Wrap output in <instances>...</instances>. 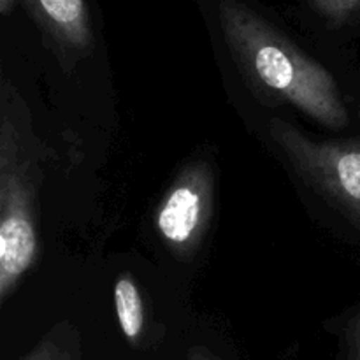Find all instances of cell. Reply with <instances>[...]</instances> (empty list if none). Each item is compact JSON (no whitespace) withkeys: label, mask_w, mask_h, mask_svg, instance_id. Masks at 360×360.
Returning a JSON list of instances; mask_svg holds the SVG:
<instances>
[{"label":"cell","mask_w":360,"mask_h":360,"mask_svg":"<svg viewBox=\"0 0 360 360\" xmlns=\"http://www.w3.org/2000/svg\"><path fill=\"white\" fill-rule=\"evenodd\" d=\"M23 360H81V348L72 330L62 327L49 333Z\"/></svg>","instance_id":"7"},{"label":"cell","mask_w":360,"mask_h":360,"mask_svg":"<svg viewBox=\"0 0 360 360\" xmlns=\"http://www.w3.org/2000/svg\"><path fill=\"white\" fill-rule=\"evenodd\" d=\"M115 306L122 333L130 343H137L144 329V306L139 288L130 274H122L116 281Z\"/></svg>","instance_id":"6"},{"label":"cell","mask_w":360,"mask_h":360,"mask_svg":"<svg viewBox=\"0 0 360 360\" xmlns=\"http://www.w3.org/2000/svg\"><path fill=\"white\" fill-rule=\"evenodd\" d=\"M269 134L295 171L360 221V144L320 141L287 120L273 118Z\"/></svg>","instance_id":"3"},{"label":"cell","mask_w":360,"mask_h":360,"mask_svg":"<svg viewBox=\"0 0 360 360\" xmlns=\"http://www.w3.org/2000/svg\"><path fill=\"white\" fill-rule=\"evenodd\" d=\"M218 20L232 55L264 88L329 129L348 125L350 118L336 79L322 63L245 4L221 0Z\"/></svg>","instance_id":"1"},{"label":"cell","mask_w":360,"mask_h":360,"mask_svg":"<svg viewBox=\"0 0 360 360\" xmlns=\"http://www.w3.org/2000/svg\"><path fill=\"white\" fill-rule=\"evenodd\" d=\"M214 176L206 162L183 169L157 211V229L169 248L181 257L195 252L213 214Z\"/></svg>","instance_id":"4"},{"label":"cell","mask_w":360,"mask_h":360,"mask_svg":"<svg viewBox=\"0 0 360 360\" xmlns=\"http://www.w3.org/2000/svg\"><path fill=\"white\" fill-rule=\"evenodd\" d=\"M345 360H360V313L355 315L345 329Z\"/></svg>","instance_id":"9"},{"label":"cell","mask_w":360,"mask_h":360,"mask_svg":"<svg viewBox=\"0 0 360 360\" xmlns=\"http://www.w3.org/2000/svg\"><path fill=\"white\" fill-rule=\"evenodd\" d=\"M39 23L67 51L83 55L91 49L90 14L86 0H25Z\"/></svg>","instance_id":"5"},{"label":"cell","mask_w":360,"mask_h":360,"mask_svg":"<svg viewBox=\"0 0 360 360\" xmlns=\"http://www.w3.org/2000/svg\"><path fill=\"white\" fill-rule=\"evenodd\" d=\"M186 360H220L211 350L206 347H192L190 348Z\"/></svg>","instance_id":"10"},{"label":"cell","mask_w":360,"mask_h":360,"mask_svg":"<svg viewBox=\"0 0 360 360\" xmlns=\"http://www.w3.org/2000/svg\"><path fill=\"white\" fill-rule=\"evenodd\" d=\"M13 88L2 84L0 120V302H6L39 253L37 164L23 141Z\"/></svg>","instance_id":"2"},{"label":"cell","mask_w":360,"mask_h":360,"mask_svg":"<svg viewBox=\"0 0 360 360\" xmlns=\"http://www.w3.org/2000/svg\"><path fill=\"white\" fill-rule=\"evenodd\" d=\"M322 16L333 23H347L350 18L360 13V0H311Z\"/></svg>","instance_id":"8"},{"label":"cell","mask_w":360,"mask_h":360,"mask_svg":"<svg viewBox=\"0 0 360 360\" xmlns=\"http://www.w3.org/2000/svg\"><path fill=\"white\" fill-rule=\"evenodd\" d=\"M14 2H16V0H0V13L9 14L11 9L14 7Z\"/></svg>","instance_id":"11"}]
</instances>
